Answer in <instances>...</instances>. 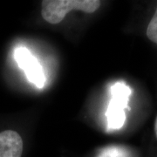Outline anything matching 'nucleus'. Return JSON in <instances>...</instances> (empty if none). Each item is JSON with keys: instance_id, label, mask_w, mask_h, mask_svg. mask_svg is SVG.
I'll return each instance as SVG.
<instances>
[{"instance_id": "1", "label": "nucleus", "mask_w": 157, "mask_h": 157, "mask_svg": "<svg viewBox=\"0 0 157 157\" xmlns=\"http://www.w3.org/2000/svg\"><path fill=\"white\" fill-rule=\"evenodd\" d=\"M101 4L99 0H44L41 14L46 22L56 25L61 22L71 11L94 13L100 8Z\"/></svg>"}, {"instance_id": "2", "label": "nucleus", "mask_w": 157, "mask_h": 157, "mask_svg": "<svg viewBox=\"0 0 157 157\" xmlns=\"http://www.w3.org/2000/svg\"><path fill=\"white\" fill-rule=\"evenodd\" d=\"M111 99L107 106V116L108 131L119 130L126 121V109L128 108L132 90L122 81H118L110 87Z\"/></svg>"}, {"instance_id": "3", "label": "nucleus", "mask_w": 157, "mask_h": 157, "mask_svg": "<svg viewBox=\"0 0 157 157\" xmlns=\"http://www.w3.org/2000/svg\"><path fill=\"white\" fill-rule=\"evenodd\" d=\"M15 60L18 67L25 73L31 83L38 88H43L45 85V75L41 64L26 47H17L14 52Z\"/></svg>"}, {"instance_id": "4", "label": "nucleus", "mask_w": 157, "mask_h": 157, "mask_svg": "<svg viewBox=\"0 0 157 157\" xmlns=\"http://www.w3.org/2000/svg\"><path fill=\"white\" fill-rule=\"evenodd\" d=\"M23 140L19 134L13 130L0 133V157H21Z\"/></svg>"}, {"instance_id": "5", "label": "nucleus", "mask_w": 157, "mask_h": 157, "mask_svg": "<svg viewBox=\"0 0 157 157\" xmlns=\"http://www.w3.org/2000/svg\"><path fill=\"white\" fill-rule=\"evenodd\" d=\"M97 157H131V155L125 147L109 146L101 150Z\"/></svg>"}, {"instance_id": "6", "label": "nucleus", "mask_w": 157, "mask_h": 157, "mask_svg": "<svg viewBox=\"0 0 157 157\" xmlns=\"http://www.w3.org/2000/svg\"><path fill=\"white\" fill-rule=\"evenodd\" d=\"M147 36L152 42L157 44V7L147 28Z\"/></svg>"}, {"instance_id": "7", "label": "nucleus", "mask_w": 157, "mask_h": 157, "mask_svg": "<svg viewBox=\"0 0 157 157\" xmlns=\"http://www.w3.org/2000/svg\"><path fill=\"white\" fill-rule=\"evenodd\" d=\"M155 135H156L157 137V118L155 120Z\"/></svg>"}]
</instances>
